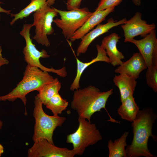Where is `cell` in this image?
I'll return each instance as SVG.
<instances>
[{"mask_svg":"<svg viewBox=\"0 0 157 157\" xmlns=\"http://www.w3.org/2000/svg\"><path fill=\"white\" fill-rule=\"evenodd\" d=\"M156 117V114L149 108L139 110L132 122L133 140L131 144L127 145L125 149L127 157H154L148 149V142L150 137L156 140L152 132Z\"/></svg>","mask_w":157,"mask_h":157,"instance_id":"6da1fadb","label":"cell"},{"mask_svg":"<svg viewBox=\"0 0 157 157\" xmlns=\"http://www.w3.org/2000/svg\"><path fill=\"white\" fill-rule=\"evenodd\" d=\"M113 92V89L101 92L92 85L79 88L74 90L71 108L77 112L78 117L86 119L91 122V117L94 113L100 111L102 108L106 109L108 99Z\"/></svg>","mask_w":157,"mask_h":157,"instance_id":"7a4b0ae2","label":"cell"},{"mask_svg":"<svg viewBox=\"0 0 157 157\" xmlns=\"http://www.w3.org/2000/svg\"><path fill=\"white\" fill-rule=\"evenodd\" d=\"M54 78L48 72L27 65L22 80L8 94L0 97V101H13L17 99L21 100L25 106L26 95L30 92L40 90L45 84L52 82Z\"/></svg>","mask_w":157,"mask_h":157,"instance_id":"3957f363","label":"cell"},{"mask_svg":"<svg viewBox=\"0 0 157 157\" xmlns=\"http://www.w3.org/2000/svg\"><path fill=\"white\" fill-rule=\"evenodd\" d=\"M35 107L33 115L35 120L33 140L34 142L41 139L47 140L54 144L53 136V132L58 126H61L66 118L63 117L50 116L45 113L43 104L36 95L34 101Z\"/></svg>","mask_w":157,"mask_h":157,"instance_id":"277c9868","label":"cell"},{"mask_svg":"<svg viewBox=\"0 0 157 157\" xmlns=\"http://www.w3.org/2000/svg\"><path fill=\"white\" fill-rule=\"evenodd\" d=\"M78 120L79 125L77 129L67 136L66 142L72 143L76 155L81 156L87 147L95 144L102 138L95 124L81 117H78Z\"/></svg>","mask_w":157,"mask_h":157,"instance_id":"5b68a950","label":"cell"},{"mask_svg":"<svg viewBox=\"0 0 157 157\" xmlns=\"http://www.w3.org/2000/svg\"><path fill=\"white\" fill-rule=\"evenodd\" d=\"M33 26L32 24H25L19 33L26 42V46L23 51L25 61L27 65L37 67L43 71L56 73L62 77H66L67 73L65 67L60 69H55L52 67H47L41 63L40 58H49L50 56L44 49H42L41 51L38 50L33 43L30 34V30Z\"/></svg>","mask_w":157,"mask_h":157,"instance_id":"8992f818","label":"cell"},{"mask_svg":"<svg viewBox=\"0 0 157 157\" xmlns=\"http://www.w3.org/2000/svg\"><path fill=\"white\" fill-rule=\"evenodd\" d=\"M54 8L60 18L54 19L53 22L62 30L63 35L67 40L70 39L93 13L85 7L67 11Z\"/></svg>","mask_w":157,"mask_h":157,"instance_id":"52a82bcc","label":"cell"},{"mask_svg":"<svg viewBox=\"0 0 157 157\" xmlns=\"http://www.w3.org/2000/svg\"><path fill=\"white\" fill-rule=\"evenodd\" d=\"M58 14L54 8H51L47 3L33 14L32 24L35 27V34L33 38L39 44L46 47L50 45L47 36L54 32L52 23Z\"/></svg>","mask_w":157,"mask_h":157,"instance_id":"ba28073f","label":"cell"},{"mask_svg":"<svg viewBox=\"0 0 157 157\" xmlns=\"http://www.w3.org/2000/svg\"><path fill=\"white\" fill-rule=\"evenodd\" d=\"M75 155L72 149L57 147L44 139L34 142L28 152V157H73Z\"/></svg>","mask_w":157,"mask_h":157,"instance_id":"9c48e42d","label":"cell"},{"mask_svg":"<svg viewBox=\"0 0 157 157\" xmlns=\"http://www.w3.org/2000/svg\"><path fill=\"white\" fill-rule=\"evenodd\" d=\"M142 14L137 12L129 20H127L122 25L125 42H128L129 40L140 35L144 38L155 29V24H147L146 21L142 19Z\"/></svg>","mask_w":157,"mask_h":157,"instance_id":"30bf717a","label":"cell"},{"mask_svg":"<svg viewBox=\"0 0 157 157\" xmlns=\"http://www.w3.org/2000/svg\"><path fill=\"white\" fill-rule=\"evenodd\" d=\"M128 42L133 44L138 48L147 67L157 63V39L155 29L142 39H133Z\"/></svg>","mask_w":157,"mask_h":157,"instance_id":"8fae6325","label":"cell"},{"mask_svg":"<svg viewBox=\"0 0 157 157\" xmlns=\"http://www.w3.org/2000/svg\"><path fill=\"white\" fill-rule=\"evenodd\" d=\"M126 20L124 18L117 21L111 17L106 24H100L97 25L95 28L89 31L81 39V41L77 49V56L85 53L90 45L97 37L108 32L112 28L124 24Z\"/></svg>","mask_w":157,"mask_h":157,"instance_id":"7c38bea8","label":"cell"},{"mask_svg":"<svg viewBox=\"0 0 157 157\" xmlns=\"http://www.w3.org/2000/svg\"><path fill=\"white\" fill-rule=\"evenodd\" d=\"M147 68L141 53H135L129 60L119 65L114 72L119 74H126L137 79L141 72Z\"/></svg>","mask_w":157,"mask_h":157,"instance_id":"4fadbf2b","label":"cell"},{"mask_svg":"<svg viewBox=\"0 0 157 157\" xmlns=\"http://www.w3.org/2000/svg\"><path fill=\"white\" fill-rule=\"evenodd\" d=\"M120 38L117 33H112L104 38L100 45L105 50L110 63L113 66L121 65L123 62L122 60L124 58L122 53L117 47V44Z\"/></svg>","mask_w":157,"mask_h":157,"instance_id":"5bb4252c","label":"cell"},{"mask_svg":"<svg viewBox=\"0 0 157 157\" xmlns=\"http://www.w3.org/2000/svg\"><path fill=\"white\" fill-rule=\"evenodd\" d=\"M114 10L115 8H110L93 12L92 15L84 24L75 32L70 41L73 42L81 39L95 26L104 21L106 17Z\"/></svg>","mask_w":157,"mask_h":157,"instance_id":"9a60e30c","label":"cell"},{"mask_svg":"<svg viewBox=\"0 0 157 157\" xmlns=\"http://www.w3.org/2000/svg\"><path fill=\"white\" fill-rule=\"evenodd\" d=\"M96 48L97 50V56L89 62L84 63L76 58L77 63L76 74L70 85V90L74 91L80 88L79 82L81 75L85 69L89 66L99 61L110 63V60L107 55L105 50L99 44L96 45Z\"/></svg>","mask_w":157,"mask_h":157,"instance_id":"2e32d148","label":"cell"},{"mask_svg":"<svg viewBox=\"0 0 157 157\" xmlns=\"http://www.w3.org/2000/svg\"><path fill=\"white\" fill-rule=\"evenodd\" d=\"M136 80L124 74H119L114 76L113 81L119 90L121 102L129 97L133 95L137 83Z\"/></svg>","mask_w":157,"mask_h":157,"instance_id":"e0dca14e","label":"cell"},{"mask_svg":"<svg viewBox=\"0 0 157 157\" xmlns=\"http://www.w3.org/2000/svg\"><path fill=\"white\" fill-rule=\"evenodd\" d=\"M121 103L117 110L118 115L122 119L132 122L140 110L133 96L129 97Z\"/></svg>","mask_w":157,"mask_h":157,"instance_id":"ac0fdd59","label":"cell"},{"mask_svg":"<svg viewBox=\"0 0 157 157\" xmlns=\"http://www.w3.org/2000/svg\"><path fill=\"white\" fill-rule=\"evenodd\" d=\"M129 132H125L120 138L113 142L110 140L108 142L109 157H127L125 150L126 139Z\"/></svg>","mask_w":157,"mask_h":157,"instance_id":"d6986e66","label":"cell"},{"mask_svg":"<svg viewBox=\"0 0 157 157\" xmlns=\"http://www.w3.org/2000/svg\"><path fill=\"white\" fill-rule=\"evenodd\" d=\"M61 87V83L57 78L51 82L45 84L38 92L37 96L44 105L55 94L58 93Z\"/></svg>","mask_w":157,"mask_h":157,"instance_id":"ffe728a7","label":"cell"},{"mask_svg":"<svg viewBox=\"0 0 157 157\" xmlns=\"http://www.w3.org/2000/svg\"><path fill=\"white\" fill-rule=\"evenodd\" d=\"M47 3V0H31L30 3L20 12L16 14H10L11 17H14L10 22V25L13 26L19 19H22L27 17L31 13L40 9Z\"/></svg>","mask_w":157,"mask_h":157,"instance_id":"44dd1931","label":"cell"},{"mask_svg":"<svg viewBox=\"0 0 157 157\" xmlns=\"http://www.w3.org/2000/svg\"><path fill=\"white\" fill-rule=\"evenodd\" d=\"M68 104L67 100L63 99L58 93L54 95L45 106L51 111L53 115L57 116L66 109Z\"/></svg>","mask_w":157,"mask_h":157,"instance_id":"7402d4cb","label":"cell"},{"mask_svg":"<svg viewBox=\"0 0 157 157\" xmlns=\"http://www.w3.org/2000/svg\"><path fill=\"white\" fill-rule=\"evenodd\" d=\"M147 69L146 73L147 84L155 92H157V63Z\"/></svg>","mask_w":157,"mask_h":157,"instance_id":"603a6c76","label":"cell"},{"mask_svg":"<svg viewBox=\"0 0 157 157\" xmlns=\"http://www.w3.org/2000/svg\"><path fill=\"white\" fill-rule=\"evenodd\" d=\"M123 0H100L95 11L104 10L109 8H115Z\"/></svg>","mask_w":157,"mask_h":157,"instance_id":"cb8c5ba5","label":"cell"},{"mask_svg":"<svg viewBox=\"0 0 157 157\" xmlns=\"http://www.w3.org/2000/svg\"><path fill=\"white\" fill-rule=\"evenodd\" d=\"M82 0H67V8L68 10L80 8Z\"/></svg>","mask_w":157,"mask_h":157,"instance_id":"d4e9b609","label":"cell"},{"mask_svg":"<svg viewBox=\"0 0 157 157\" xmlns=\"http://www.w3.org/2000/svg\"><path fill=\"white\" fill-rule=\"evenodd\" d=\"M2 51L1 47L0 46V69L2 66L7 65L9 63V61L6 59L2 56Z\"/></svg>","mask_w":157,"mask_h":157,"instance_id":"484cf974","label":"cell"},{"mask_svg":"<svg viewBox=\"0 0 157 157\" xmlns=\"http://www.w3.org/2000/svg\"><path fill=\"white\" fill-rule=\"evenodd\" d=\"M1 3H2L1 2H0V4ZM11 10H6L2 8L0 6V13H4L8 15H10L11 13Z\"/></svg>","mask_w":157,"mask_h":157,"instance_id":"4316f807","label":"cell"},{"mask_svg":"<svg viewBox=\"0 0 157 157\" xmlns=\"http://www.w3.org/2000/svg\"><path fill=\"white\" fill-rule=\"evenodd\" d=\"M133 3L136 6H139L141 3V0H132Z\"/></svg>","mask_w":157,"mask_h":157,"instance_id":"83f0119b","label":"cell"},{"mask_svg":"<svg viewBox=\"0 0 157 157\" xmlns=\"http://www.w3.org/2000/svg\"><path fill=\"white\" fill-rule=\"evenodd\" d=\"M56 0H47V4L51 6L53 5Z\"/></svg>","mask_w":157,"mask_h":157,"instance_id":"f1b7e54d","label":"cell"},{"mask_svg":"<svg viewBox=\"0 0 157 157\" xmlns=\"http://www.w3.org/2000/svg\"><path fill=\"white\" fill-rule=\"evenodd\" d=\"M4 152V148L3 146L0 144V156H1Z\"/></svg>","mask_w":157,"mask_h":157,"instance_id":"f546056e","label":"cell"},{"mask_svg":"<svg viewBox=\"0 0 157 157\" xmlns=\"http://www.w3.org/2000/svg\"><path fill=\"white\" fill-rule=\"evenodd\" d=\"M3 123L0 120V129H1L3 126Z\"/></svg>","mask_w":157,"mask_h":157,"instance_id":"4dcf8cb0","label":"cell"}]
</instances>
